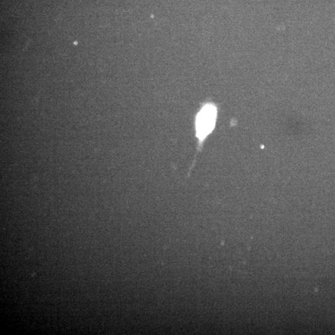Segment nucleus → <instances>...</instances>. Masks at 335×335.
Masks as SVG:
<instances>
[{"label": "nucleus", "mask_w": 335, "mask_h": 335, "mask_svg": "<svg viewBox=\"0 0 335 335\" xmlns=\"http://www.w3.org/2000/svg\"><path fill=\"white\" fill-rule=\"evenodd\" d=\"M216 108L207 105L199 112L196 119L197 136L203 140L214 129L216 119Z\"/></svg>", "instance_id": "obj_1"}]
</instances>
